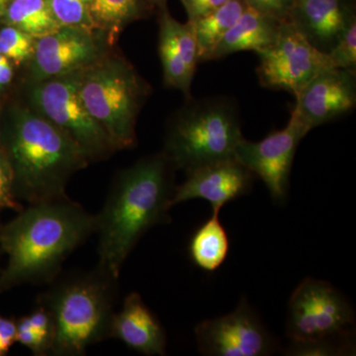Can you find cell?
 Masks as SVG:
<instances>
[{
    "mask_svg": "<svg viewBox=\"0 0 356 356\" xmlns=\"http://www.w3.org/2000/svg\"><path fill=\"white\" fill-rule=\"evenodd\" d=\"M10 1L11 0H0V17H2V15L6 13V7L8 6Z\"/></svg>",
    "mask_w": 356,
    "mask_h": 356,
    "instance_id": "obj_32",
    "label": "cell"
},
{
    "mask_svg": "<svg viewBox=\"0 0 356 356\" xmlns=\"http://www.w3.org/2000/svg\"><path fill=\"white\" fill-rule=\"evenodd\" d=\"M109 337L119 339L142 355H165L166 353L165 330L137 292L130 293L121 310L114 313Z\"/></svg>",
    "mask_w": 356,
    "mask_h": 356,
    "instance_id": "obj_17",
    "label": "cell"
},
{
    "mask_svg": "<svg viewBox=\"0 0 356 356\" xmlns=\"http://www.w3.org/2000/svg\"><path fill=\"white\" fill-rule=\"evenodd\" d=\"M247 7L242 0H229L216 10L191 22L197 42L199 63L207 60L215 47L235 25Z\"/></svg>",
    "mask_w": 356,
    "mask_h": 356,
    "instance_id": "obj_20",
    "label": "cell"
},
{
    "mask_svg": "<svg viewBox=\"0 0 356 356\" xmlns=\"http://www.w3.org/2000/svg\"><path fill=\"white\" fill-rule=\"evenodd\" d=\"M306 134L290 118L286 127L274 131L259 142L245 138L236 149L235 159L266 185L274 202H283L300 140Z\"/></svg>",
    "mask_w": 356,
    "mask_h": 356,
    "instance_id": "obj_11",
    "label": "cell"
},
{
    "mask_svg": "<svg viewBox=\"0 0 356 356\" xmlns=\"http://www.w3.org/2000/svg\"><path fill=\"white\" fill-rule=\"evenodd\" d=\"M336 69L356 70V21L351 23L329 51Z\"/></svg>",
    "mask_w": 356,
    "mask_h": 356,
    "instance_id": "obj_26",
    "label": "cell"
},
{
    "mask_svg": "<svg viewBox=\"0 0 356 356\" xmlns=\"http://www.w3.org/2000/svg\"><path fill=\"white\" fill-rule=\"evenodd\" d=\"M13 77V69L10 62L0 65V88L10 83Z\"/></svg>",
    "mask_w": 356,
    "mask_h": 356,
    "instance_id": "obj_31",
    "label": "cell"
},
{
    "mask_svg": "<svg viewBox=\"0 0 356 356\" xmlns=\"http://www.w3.org/2000/svg\"><path fill=\"white\" fill-rule=\"evenodd\" d=\"M147 84L122 58H102L81 72L79 95L115 149L136 145V124Z\"/></svg>",
    "mask_w": 356,
    "mask_h": 356,
    "instance_id": "obj_6",
    "label": "cell"
},
{
    "mask_svg": "<svg viewBox=\"0 0 356 356\" xmlns=\"http://www.w3.org/2000/svg\"><path fill=\"white\" fill-rule=\"evenodd\" d=\"M17 323L11 318L0 317V356L6 355L16 343Z\"/></svg>",
    "mask_w": 356,
    "mask_h": 356,
    "instance_id": "obj_30",
    "label": "cell"
},
{
    "mask_svg": "<svg viewBox=\"0 0 356 356\" xmlns=\"http://www.w3.org/2000/svg\"><path fill=\"white\" fill-rule=\"evenodd\" d=\"M143 10V0H91V17L96 31L103 33L108 43H113L126 26L139 19Z\"/></svg>",
    "mask_w": 356,
    "mask_h": 356,
    "instance_id": "obj_22",
    "label": "cell"
},
{
    "mask_svg": "<svg viewBox=\"0 0 356 356\" xmlns=\"http://www.w3.org/2000/svg\"><path fill=\"white\" fill-rule=\"evenodd\" d=\"M185 7L189 22H194L224 6L229 0H180Z\"/></svg>",
    "mask_w": 356,
    "mask_h": 356,
    "instance_id": "obj_29",
    "label": "cell"
},
{
    "mask_svg": "<svg viewBox=\"0 0 356 356\" xmlns=\"http://www.w3.org/2000/svg\"><path fill=\"white\" fill-rule=\"evenodd\" d=\"M195 337L201 355L208 356H266L275 346L245 299L228 315L199 323Z\"/></svg>",
    "mask_w": 356,
    "mask_h": 356,
    "instance_id": "obj_10",
    "label": "cell"
},
{
    "mask_svg": "<svg viewBox=\"0 0 356 356\" xmlns=\"http://www.w3.org/2000/svg\"><path fill=\"white\" fill-rule=\"evenodd\" d=\"M257 55L261 86L294 95L318 74L336 69L329 54L314 47L291 21L281 23L273 46Z\"/></svg>",
    "mask_w": 356,
    "mask_h": 356,
    "instance_id": "obj_9",
    "label": "cell"
},
{
    "mask_svg": "<svg viewBox=\"0 0 356 356\" xmlns=\"http://www.w3.org/2000/svg\"><path fill=\"white\" fill-rule=\"evenodd\" d=\"M60 26L96 31L91 17V0H47Z\"/></svg>",
    "mask_w": 356,
    "mask_h": 356,
    "instance_id": "obj_23",
    "label": "cell"
},
{
    "mask_svg": "<svg viewBox=\"0 0 356 356\" xmlns=\"http://www.w3.org/2000/svg\"><path fill=\"white\" fill-rule=\"evenodd\" d=\"M81 72L83 70L33 83L30 97L33 110L69 135L89 161H99L116 149L81 100Z\"/></svg>",
    "mask_w": 356,
    "mask_h": 356,
    "instance_id": "obj_7",
    "label": "cell"
},
{
    "mask_svg": "<svg viewBox=\"0 0 356 356\" xmlns=\"http://www.w3.org/2000/svg\"><path fill=\"white\" fill-rule=\"evenodd\" d=\"M35 39L14 26L0 29V54L16 65L31 60Z\"/></svg>",
    "mask_w": 356,
    "mask_h": 356,
    "instance_id": "obj_24",
    "label": "cell"
},
{
    "mask_svg": "<svg viewBox=\"0 0 356 356\" xmlns=\"http://www.w3.org/2000/svg\"><path fill=\"white\" fill-rule=\"evenodd\" d=\"M355 313L330 283L306 278L288 303L287 336L292 343L353 336Z\"/></svg>",
    "mask_w": 356,
    "mask_h": 356,
    "instance_id": "obj_8",
    "label": "cell"
},
{
    "mask_svg": "<svg viewBox=\"0 0 356 356\" xmlns=\"http://www.w3.org/2000/svg\"><path fill=\"white\" fill-rule=\"evenodd\" d=\"M95 232V215L67 198L19 211L0 231V245L8 255L0 292L56 280L67 257Z\"/></svg>",
    "mask_w": 356,
    "mask_h": 356,
    "instance_id": "obj_2",
    "label": "cell"
},
{
    "mask_svg": "<svg viewBox=\"0 0 356 356\" xmlns=\"http://www.w3.org/2000/svg\"><path fill=\"white\" fill-rule=\"evenodd\" d=\"M117 280L96 267L58 281L42 294L39 304L55 325L51 355L81 356L89 346L109 337Z\"/></svg>",
    "mask_w": 356,
    "mask_h": 356,
    "instance_id": "obj_4",
    "label": "cell"
},
{
    "mask_svg": "<svg viewBox=\"0 0 356 356\" xmlns=\"http://www.w3.org/2000/svg\"><path fill=\"white\" fill-rule=\"evenodd\" d=\"M10 62V60H8V58L4 57L3 55H1L0 54V65L6 64V63Z\"/></svg>",
    "mask_w": 356,
    "mask_h": 356,
    "instance_id": "obj_34",
    "label": "cell"
},
{
    "mask_svg": "<svg viewBox=\"0 0 356 356\" xmlns=\"http://www.w3.org/2000/svg\"><path fill=\"white\" fill-rule=\"evenodd\" d=\"M292 120L304 133L348 113L356 105L355 72L332 69L318 74L295 95Z\"/></svg>",
    "mask_w": 356,
    "mask_h": 356,
    "instance_id": "obj_13",
    "label": "cell"
},
{
    "mask_svg": "<svg viewBox=\"0 0 356 356\" xmlns=\"http://www.w3.org/2000/svg\"><path fill=\"white\" fill-rule=\"evenodd\" d=\"M245 6L268 17L286 22L290 20L295 0H242Z\"/></svg>",
    "mask_w": 356,
    "mask_h": 356,
    "instance_id": "obj_28",
    "label": "cell"
},
{
    "mask_svg": "<svg viewBox=\"0 0 356 356\" xmlns=\"http://www.w3.org/2000/svg\"><path fill=\"white\" fill-rule=\"evenodd\" d=\"M0 209L22 210L19 200L14 192L13 170L6 154L0 152Z\"/></svg>",
    "mask_w": 356,
    "mask_h": 356,
    "instance_id": "obj_27",
    "label": "cell"
},
{
    "mask_svg": "<svg viewBox=\"0 0 356 356\" xmlns=\"http://www.w3.org/2000/svg\"><path fill=\"white\" fill-rule=\"evenodd\" d=\"M353 336L324 341L292 343L286 355L297 356L346 355L353 353Z\"/></svg>",
    "mask_w": 356,
    "mask_h": 356,
    "instance_id": "obj_25",
    "label": "cell"
},
{
    "mask_svg": "<svg viewBox=\"0 0 356 356\" xmlns=\"http://www.w3.org/2000/svg\"><path fill=\"white\" fill-rule=\"evenodd\" d=\"M159 51L166 86L191 97V88L199 63L197 42L191 22H178L161 7Z\"/></svg>",
    "mask_w": 356,
    "mask_h": 356,
    "instance_id": "obj_15",
    "label": "cell"
},
{
    "mask_svg": "<svg viewBox=\"0 0 356 356\" xmlns=\"http://www.w3.org/2000/svg\"><path fill=\"white\" fill-rule=\"evenodd\" d=\"M318 50L329 53L356 21L353 0H295L290 20Z\"/></svg>",
    "mask_w": 356,
    "mask_h": 356,
    "instance_id": "obj_16",
    "label": "cell"
},
{
    "mask_svg": "<svg viewBox=\"0 0 356 356\" xmlns=\"http://www.w3.org/2000/svg\"><path fill=\"white\" fill-rule=\"evenodd\" d=\"M151 3L158 4L159 6H163V4H165V0H149Z\"/></svg>",
    "mask_w": 356,
    "mask_h": 356,
    "instance_id": "obj_33",
    "label": "cell"
},
{
    "mask_svg": "<svg viewBox=\"0 0 356 356\" xmlns=\"http://www.w3.org/2000/svg\"><path fill=\"white\" fill-rule=\"evenodd\" d=\"M6 156L16 198L30 205L67 198L70 178L89 163L69 135L33 109L16 112Z\"/></svg>",
    "mask_w": 356,
    "mask_h": 356,
    "instance_id": "obj_3",
    "label": "cell"
},
{
    "mask_svg": "<svg viewBox=\"0 0 356 356\" xmlns=\"http://www.w3.org/2000/svg\"><path fill=\"white\" fill-rule=\"evenodd\" d=\"M172 166L163 153L140 159L115 178L95 216L97 268L118 280L122 266L143 236L168 222L175 187Z\"/></svg>",
    "mask_w": 356,
    "mask_h": 356,
    "instance_id": "obj_1",
    "label": "cell"
},
{
    "mask_svg": "<svg viewBox=\"0 0 356 356\" xmlns=\"http://www.w3.org/2000/svg\"><path fill=\"white\" fill-rule=\"evenodd\" d=\"M219 213L213 211L212 216L199 227L189 243L192 262L206 273L220 268L229 254V236L220 221Z\"/></svg>",
    "mask_w": 356,
    "mask_h": 356,
    "instance_id": "obj_19",
    "label": "cell"
},
{
    "mask_svg": "<svg viewBox=\"0 0 356 356\" xmlns=\"http://www.w3.org/2000/svg\"><path fill=\"white\" fill-rule=\"evenodd\" d=\"M173 117L165 137V154L173 170L193 172L236 159L243 139L238 109L226 97L187 98Z\"/></svg>",
    "mask_w": 356,
    "mask_h": 356,
    "instance_id": "obj_5",
    "label": "cell"
},
{
    "mask_svg": "<svg viewBox=\"0 0 356 356\" xmlns=\"http://www.w3.org/2000/svg\"><path fill=\"white\" fill-rule=\"evenodd\" d=\"M280 21L247 7L235 25L215 47L207 60H219L238 51L259 54L273 46L280 33Z\"/></svg>",
    "mask_w": 356,
    "mask_h": 356,
    "instance_id": "obj_18",
    "label": "cell"
},
{
    "mask_svg": "<svg viewBox=\"0 0 356 356\" xmlns=\"http://www.w3.org/2000/svg\"><path fill=\"white\" fill-rule=\"evenodd\" d=\"M35 40L62 27L51 13L47 0H11L2 17Z\"/></svg>",
    "mask_w": 356,
    "mask_h": 356,
    "instance_id": "obj_21",
    "label": "cell"
},
{
    "mask_svg": "<svg viewBox=\"0 0 356 356\" xmlns=\"http://www.w3.org/2000/svg\"><path fill=\"white\" fill-rule=\"evenodd\" d=\"M186 180L173 192L172 206L203 199L220 212L226 204L252 189L254 175L236 159L220 161L187 173Z\"/></svg>",
    "mask_w": 356,
    "mask_h": 356,
    "instance_id": "obj_14",
    "label": "cell"
},
{
    "mask_svg": "<svg viewBox=\"0 0 356 356\" xmlns=\"http://www.w3.org/2000/svg\"><path fill=\"white\" fill-rule=\"evenodd\" d=\"M100 42L96 31L65 26L35 40L32 83L88 69L102 58Z\"/></svg>",
    "mask_w": 356,
    "mask_h": 356,
    "instance_id": "obj_12",
    "label": "cell"
}]
</instances>
